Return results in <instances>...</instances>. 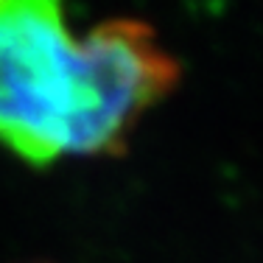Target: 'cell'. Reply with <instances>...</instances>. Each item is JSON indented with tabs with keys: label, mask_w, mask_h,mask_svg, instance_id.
<instances>
[{
	"label": "cell",
	"mask_w": 263,
	"mask_h": 263,
	"mask_svg": "<svg viewBox=\"0 0 263 263\" xmlns=\"http://www.w3.org/2000/svg\"><path fill=\"white\" fill-rule=\"evenodd\" d=\"M177 81L146 23L76 31L53 0H0V146L31 165L121 152Z\"/></svg>",
	"instance_id": "6da1fadb"
}]
</instances>
